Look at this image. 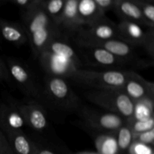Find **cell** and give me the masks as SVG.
I'll list each match as a JSON object with an SVG mask.
<instances>
[{"mask_svg":"<svg viewBox=\"0 0 154 154\" xmlns=\"http://www.w3.org/2000/svg\"><path fill=\"white\" fill-rule=\"evenodd\" d=\"M22 20L32 52L37 58L51 41L63 36L42 8L41 0H34L29 8L22 11Z\"/></svg>","mask_w":154,"mask_h":154,"instance_id":"obj_1","label":"cell"},{"mask_svg":"<svg viewBox=\"0 0 154 154\" xmlns=\"http://www.w3.org/2000/svg\"><path fill=\"white\" fill-rule=\"evenodd\" d=\"M134 72L132 70L99 72L81 69L75 71L69 79L93 90H121Z\"/></svg>","mask_w":154,"mask_h":154,"instance_id":"obj_2","label":"cell"},{"mask_svg":"<svg viewBox=\"0 0 154 154\" xmlns=\"http://www.w3.org/2000/svg\"><path fill=\"white\" fill-rule=\"evenodd\" d=\"M42 93L44 98L62 111H79L82 107L80 98L63 78L48 75Z\"/></svg>","mask_w":154,"mask_h":154,"instance_id":"obj_3","label":"cell"},{"mask_svg":"<svg viewBox=\"0 0 154 154\" xmlns=\"http://www.w3.org/2000/svg\"><path fill=\"white\" fill-rule=\"evenodd\" d=\"M90 102L126 120L132 117L134 102L122 90H91L84 93Z\"/></svg>","mask_w":154,"mask_h":154,"instance_id":"obj_4","label":"cell"},{"mask_svg":"<svg viewBox=\"0 0 154 154\" xmlns=\"http://www.w3.org/2000/svg\"><path fill=\"white\" fill-rule=\"evenodd\" d=\"M5 64L10 78L14 81L16 85L23 94L35 100L44 99L43 93L38 87L34 75L28 66L23 62L12 57L6 59Z\"/></svg>","mask_w":154,"mask_h":154,"instance_id":"obj_5","label":"cell"},{"mask_svg":"<svg viewBox=\"0 0 154 154\" xmlns=\"http://www.w3.org/2000/svg\"><path fill=\"white\" fill-rule=\"evenodd\" d=\"M79 114L87 126L100 134L115 133L126 120L114 113L102 112L88 107H81Z\"/></svg>","mask_w":154,"mask_h":154,"instance_id":"obj_6","label":"cell"},{"mask_svg":"<svg viewBox=\"0 0 154 154\" xmlns=\"http://www.w3.org/2000/svg\"><path fill=\"white\" fill-rule=\"evenodd\" d=\"M74 37L78 45L117 39V24L105 17L93 25L81 29Z\"/></svg>","mask_w":154,"mask_h":154,"instance_id":"obj_7","label":"cell"},{"mask_svg":"<svg viewBox=\"0 0 154 154\" xmlns=\"http://www.w3.org/2000/svg\"><path fill=\"white\" fill-rule=\"evenodd\" d=\"M80 47H91V48H99L105 50L108 52L115 57L126 60L131 65H134L136 67L143 68L147 66L144 61L139 60L135 53V48L118 40V39H110L102 42H88V43L80 44Z\"/></svg>","mask_w":154,"mask_h":154,"instance_id":"obj_8","label":"cell"},{"mask_svg":"<svg viewBox=\"0 0 154 154\" xmlns=\"http://www.w3.org/2000/svg\"><path fill=\"white\" fill-rule=\"evenodd\" d=\"M80 47V46H79ZM81 55L87 63L94 66L108 68V70H123V66L131 65L126 60L115 57L105 50L91 47H80Z\"/></svg>","mask_w":154,"mask_h":154,"instance_id":"obj_9","label":"cell"},{"mask_svg":"<svg viewBox=\"0 0 154 154\" xmlns=\"http://www.w3.org/2000/svg\"><path fill=\"white\" fill-rule=\"evenodd\" d=\"M38 59L42 67L50 76L70 78L72 74L79 69L71 60L48 51H43Z\"/></svg>","mask_w":154,"mask_h":154,"instance_id":"obj_10","label":"cell"},{"mask_svg":"<svg viewBox=\"0 0 154 154\" xmlns=\"http://www.w3.org/2000/svg\"><path fill=\"white\" fill-rule=\"evenodd\" d=\"M20 113L25 124L37 132L45 130L48 126L46 111L43 105L36 101L27 102H17Z\"/></svg>","mask_w":154,"mask_h":154,"instance_id":"obj_11","label":"cell"},{"mask_svg":"<svg viewBox=\"0 0 154 154\" xmlns=\"http://www.w3.org/2000/svg\"><path fill=\"white\" fill-rule=\"evenodd\" d=\"M26 126L22 115L14 101L0 102V130L5 135L18 130Z\"/></svg>","mask_w":154,"mask_h":154,"instance_id":"obj_12","label":"cell"},{"mask_svg":"<svg viewBox=\"0 0 154 154\" xmlns=\"http://www.w3.org/2000/svg\"><path fill=\"white\" fill-rule=\"evenodd\" d=\"M78 0H66L57 28L64 37L75 35L84 28L78 12Z\"/></svg>","mask_w":154,"mask_h":154,"instance_id":"obj_13","label":"cell"},{"mask_svg":"<svg viewBox=\"0 0 154 154\" xmlns=\"http://www.w3.org/2000/svg\"><path fill=\"white\" fill-rule=\"evenodd\" d=\"M134 102L145 99H153L154 84L134 72L121 89Z\"/></svg>","mask_w":154,"mask_h":154,"instance_id":"obj_14","label":"cell"},{"mask_svg":"<svg viewBox=\"0 0 154 154\" xmlns=\"http://www.w3.org/2000/svg\"><path fill=\"white\" fill-rule=\"evenodd\" d=\"M145 35L146 31L135 23L121 20L117 24V39L134 48L143 46Z\"/></svg>","mask_w":154,"mask_h":154,"instance_id":"obj_15","label":"cell"},{"mask_svg":"<svg viewBox=\"0 0 154 154\" xmlns=\"http://www.w3.org/2000/svg\"><path fill=\"white\" fill-rule=\"evenodd\" d=\"M113 10L122 21L135 23L149 28L135 0H116Z\"/></svg>","mask_w":154,"mask_h":154,"instance_id":"obj_16","label":"cell"},{"mask_svg":"<svg viewBox=\"0 0 154 154\" xmlns=\"http://www.w3.org/2000/svg\"><path fill=\"white\" fill-rule=\"evenodd\" d=\"M45 51L71 60L79 69L82 67V61L80 57L64 36L57 37L51 41Z\"/></svg>","mask_w":154,"mask_h":154,"instance_id":"obj_17","label":"cell"},{"mask_svg":"<svg viewBox=\"0 0 154 154\" xmlns=\"http://www.w3.org/2000/svg\"><path fill=\"white\" fill-rule=\"evenodd\" d=\"M0 33L5 40L17 46L28 42V36L22 24L0 18Z\"/></svg>","mask_w":154,"mask_h":154,"instance_id":"obj_18","label":"cell"},{"mask_svg":"<svg viewBox=\"0 0 154 154\" xmlns=\"http://www.w3.org/2000/svg\"><path fill=\"white\" fill-rule=\"evenodd\" d=\"M78 12L84 27H88L105 17L95 0H78Z\"/></svg>","mask_w":154,"mask_h":154,"instance_id":"obj_19","label":"cell"},{"mask_svg":"<svg viewBox=\"0 0 154 154\" xmlns=\"http://www.w3.org/2000/svg\"><path fill=\"white\" fill-rule=\"evenodd\" d=\"M5 136L15 154H34L33 141L23 130L15 131Z\"/></svg>","mask_w":154,"mask_h":154,"instance_id":"obj_20","label":"cell"},{"mask_svg":"<svg viewBox=\"0 0 154 154\" xmlns=\"http://www.w3.org/2000/svg\"><path fill=\"white\" fill-rule=\"evenodd\" d=\"M98 154H120L115 133L100 134L95 138Z\"/></svg>","mask_w":154,"mask_h":154,"instance_id":"obj_21","label":"cell"},{"mask_svg":"<svg viewBox=\"0 0 154 154\" xmlns=\"http://www.w3.org/2000/svg\"><path fill=\"white\" fill-rule=\"evenodd\" d=\"M153 99H145L134 102L131 120H146L153 118Z\"/></svg>","mask_w":154,"mask_h":154,"instance_id":"obj_22","label":"cell"},{"mask_svg":"<svg viewBox=\"0 0 154 154\" xmlns=\"http://www.w3.org/2000/svg\"><path fill=\"white\" fill-rule=\"evenodd\" d=\"M116 136H117L119 153L127 154L129 147L133 142V133L127 120H126V123L117 131Z\"/></svg>","mask_w":154,"mask_h":154,"instance_id":"obj_23","label":"cell"},{"mask_svg":"<svg viewBox=\"0 0 154 154\" xmlns=\"http://www.w3.org/2000/svg\"><path fill=\"white\" fill-rule=\"evenodd\" d=\"M66 0H41V5L51 20L57 26Z\"/></svg>","mask_w":154,"mask_h":154,"instance_id":"obj_24","label":"cell"},{"mask_svg":"<svg viewBox=\"0 0 154 154\" xmlns=\"http://www.w3.org/2000/svg\"><path fill=\"white\" fill-rule=\"evenodd\" d=\"M149 28H154V5L150 1L135 0Z\"/></svg>","mask_w":154,"mask_h":154,"instance_id":"obj_25","label":"cell"},{"mask_svg":"<svg viewBox=\"0 0 154 154\" xmlns=\"http://www.w3.org/2000/svg\"><path fill=\"white\" fill-rule=\"evenodd\" d=\"M127 121L133 135L154 129V117L146 120H127Z\"/></svg>","mask_w":154,"mask_h":154,"instance_id":"obj_26","label":"cell"},{"mask_svg":"<svg viewBox=\"0 0 154 154\" xmlns=\"http://www.w3.org/2000/svg\"><path fill=\"white\" fill-rule=\"evenodd\" d=\"M143 48L149 57L153 60L154 57V28H148L146 30V35L143 43Z\"/></svg>","mask_w":154,"mask_h":154,"instance_id":"obj_27","label":"cell"},{"mask_svg":"<svg viewBox=\"0 0 154 154\" xmlns=\"http://www.w3.org/2000/svg\"><path fill=\"white\" fill-rule=\"evenodd\" d=\"M127 154H153V147L133 141L128 150Z\"/></svg>","mask_w":154,"mask_h":154,"instance_id":"obj_28","label":"cell"},{"mask_svg":"<svg viewBox=\"0 0 154 154\" xmlns=\"http://www.w3.org/2000/svg\"><path fill=\"white\" fill-rule=\"evenodd\" d=\"M133 141H137V142L153 147L154 144V129L141 132V133L134 134Z\"/></svg>","mask_w":154,"mask_h":154,"instance_id":"obj_29","label":"cell"},{"mask_svg":"<svg viewBox=\"0 0 154 154\" xmlns=\"http://www.w3.org/2000/svg\"><path fill=\"white\" fill-rule=\"evenodd\" d=\"M0 154H15L7 138L0 130Z\"/></svg>","mask_w":154,"mask_h":154,"instance_id":"obj_30","label":"cell"},{"mask_svg":"<svg viewBox=\"0 0 154 154\" xmlns=\"http://www.w3.org/2000/svg\"><path fill=\"white\" fill-rule=\"evenodd\" d=\"M95 2L99 8L105 14L108 11L114 9L116 0H95Z\"/></svg>","mask_w":154,"mask_h":154,"instance_id":"obj_31","label":"cell"},{"mask_svg":"<svg viewBox=\"0 0 154 154\" xmlns=\"http://www.w3.org/2000/svg\"><path fill=\"white\" fill-rule=\"evenodd\" d=\"M10 76L5 62L0 57V82H10Z\"/></svg>","mask_w":154,"mask_h":154,"instance_id":"obj_32","label":"cell"},{"mask_svg":"<svg viewBox=\"0 0 154 154\" xmlns=\"http://www.w3.org/2000/svg\"><path fill=\"white\" fill-rule=\"evenodd\" d=\"M33 1L34 0H10L8 1V2L17 6L21 9V11H23L31 6Z\"/></svg>","mask_w":154,"mask_h":154,"instance_id":"obj_33","label":"cell"},{"mask_svg":"<svg viewBox=\"0 0 154 154\" xmlns=\"http://www.w3.org/2000/svg\"><path fill=\"white\" fill-rule=\"evenodd\" d=\"M33 144H34V154H56L54 151L47 147H42L34 142H33Z\"/></svg>","mask_w":154,"mask_h":154,"instance_id":"obj_34","label":"cell"},{"mask_svg":"<svg viewBox=\"0 0 154 154\" xmlns=\"http://www.w3.org/2000/svg\"><path fill=\"white\" fill-rule=\"evenodd\" d=\"M69 154H98L96 152H92V151H78V152H73V153H70Z\"/></svg>","mask_w":154,"mask_h":154,"instance_id":"obj_35","label":"cell"}]
</instances>
